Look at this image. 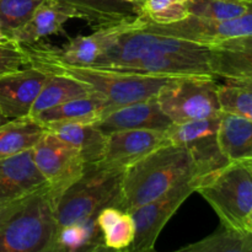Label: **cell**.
<instances>
[{"instance_id":"obj_31","label":"cell","mask_w":252,"mask_h":252,"mask_svg":"<svg viewBox=\"0 0 252 252\" xmlns=\"http://www.w3.org/2000/svg\"><path fill=\"white\" fill-rule=\"evenodd\" d=\"M43 0H0V29L5 36L24 26Z\"/></svg>"},{"instance_id":"obj_13","label":"cell","mask_w":252,"mask_h":252,"mask_svg":"<svg viewBox=\"0 0 252 252\" xmlns=\"http://www.w3.org/2000/svg\"><path fill=\"white\" fill-rule=\"evenodd\" d=\"M166 143H169L166 130L128 129L113 132L107 135L105 154L96 164L108 169L126 170Z\"/></svg>"},{"instance_id":"obj_19","label":"cell","mask_w":252,"mask_h":252,"mask_svg":"<svg viewBox=\"0 0 252 252\" xmlns=\"http://www.w3.org/2000/svg\"><path fill=\"white\" fill-rule=\"evenodd\" d=\"M47 130L58 135L61 139L75 147L80 152L85 164H96L101 161L106 149L107 135L103 134L88 121H69L57 122L46 126Z\"/></svg>"},{"instance_id":"obj_7","label":"cell","mask_w":252,"mask_h":252,"mask_svg":"<svg viewBox=\"0 0 252 252\" xmlns=\"http://www.w3.org/2000/svg\"><path fill=\"white\" fill-rule=\"evenodd\" d=\"M218 85L213 76L172 78L160 89L157 101L160 110L176 125L220 117Z\"/></svg>"},{"instance_id":"obj_17","label":"cell","mask_w":252,"mask_h":252,"mask_svg":"<svg viewBox=\"0 0 252 252\" xmlns=\"http://www.w3.org/2000/svg\"><path fill=\"white\" fill-rule=\"evenodd\" d=\"M70 19H78L70 7L58 0H43L31 19L7 37L21 46H30L39 39L63 32L64 24Z\"/></svg>"},{"instance_id":"obj_4","label":"cell","mask_w":252,"mask_h":252,"mask_svg":"<svg viewBox=\"0 0 252 252\" xmlns=\"http://www.w3.org/2000/svg\"><path fill=\"white\" fill-rule=\"evenodd\" d=\"M57 230L54 199L46 186L6 209L0 219V252H48Z\"/></svg>"},{"instance_id":"obj_35","label":"cell","mask_w":252,"mask_h":252,"mask_svg":"<svg viewBox=\"0 0 252 252\" xmlns=\"http://www.w3.org/2000/svg\"><path fill=\"white\" fill-rule=\"evenodd\" d=\"M240 162H243V164L245 165V167L249 170V172H250L251 176H252V158H250V159L243 160V161H240Z\"/></svg>"},{"instance_id":"obj_15","label":"cell","mask_w":252,"mask_h":252,"mask_svg":"<svg viewBox=\"0 0 252 252\" xmlns=\"http://www.w3.org/2000/svg\"><path fill=\"white\" fill-rule=\"evenodd\" d=\"M46 186L32 158V149L0 159V203L20 201Z\"/></svg>"},{"instance_id":"obj_20","label":"cell","mask_w":252,"mask_h":252,"mask_svg":"<svg viewBox=\"0 0 252 252\" xmlns=\"http://www.w3.org/2000/svg\"><path fill=\"white\" fill-rule=\"evenodd\" d=\"M93 29L113 26L139 17L137 6L121 0H58Z\"/></svg>"},{"instance_id":"obj_11","label":"cell","mask_w":252,"mask_h":252,"mask_svg":"<svg viewBox=\"0 0 252 252\" xmlns=\"http://www.w3.org/2000/svg\"><path fill=\"white\" fill-rule=\"evenodd\" d=\"M145 27L155 33L177 37L207 46L226 39L250 37L252 36V0L244 14L233 19L213 21L189 16L182 21L170 25H157L147 20Z\"/></svg>"},{"instance_id":"obj_33","label":"cell","mask_w":252,"mask_h":252,"mask_svg":"<svg viewBox=\"0 0 252 252\" xmlns=\"http://www.w3.org/2000/svg\"><path fill=\"white\" fill-rule=\"evenodd\" d=\"M91 252H125V251H121V250H115V249H111V248H107V246L105 245V244H102V245L97 246V248L95 249V250H93Z\"/></svg>"},{"instance_id":"obj_18","label":"cell","mask_w":252,"mask_h":252,"mask_svg":"<svg viewBox=\"0 0 252 252\" xmlns=\"http://www.w3.org/2000/svg\"><path fill=\"white\" fill-rule=\"evenodd\" d=\"M209 47L214 78L252 79V36L226 39Z\"/></svg>"},{"instance_id":"obj_37","label":"cell","mask_w":252,"mask_h":252,"mask_svg":"<svg viewBox=\"0 0 252 252\" xmlns=\"http://www.w3.org/2000/svg\"><path fill=\"white\" fill-rule=\"evenodd\" d=\"M9 121H11V120H9V118L5 117V116L1 113V111H0V126L5 125V123L9 122Z\"/></svg>"},{"instance_id":"obj_39","label":"cell","mask_w":252,"mask_h":252,"mask_svg":"<svg viewBox=\"0 0 252 252\" xmlns=\"http://www.w3.org/2000/svg\"><path fill=\"white\" fill-rule=\"evenodd\" d=\"M121 1H123V2H128V4H133V5H135V4H137L138 0H121Z\"/></svg>"},{"instance_id":"obj_38","label":"cell","mask_w":252,"mask_h":252,"mask_svg":"<svg viewBox=\"0 0 252 252\" xmlns=\"http://www.w3.org/2000/svg\"><path fill=\"white\" fill-rule=\"evenodd\" d=\"M144 252H158V251L155 250L154 248H153V249H149V250H147V251H144ZM172 252H186V249L182 248V249H180V250H177V251H172Z\"/></svg>"},{"instance_id":"obj_22","label":"cell","mask_w":252,"mask_h":252,"mask_svg":"<svg viewBox=\"0 0 252 252\" xmlns=\"http://www.w3.org/2000/svg\"><path fill=\"white\" fill-rule=\"evenodd\" d=\"M218 143L230 162L252 158V121L240 116L221 113L218 127Z\"/></svg>"},{"instance_id":"obj_5","label":"cell","mask_w":252,"mask_h":252,"mask_svg":"<svg viewBox=\"0 0 252 252\" xmlns=\"http://www.w3.org/2000/svg\"><path fill=\"white\" fill-rule=\"evenodd\" d=\"M125 170L86 164L85 171L54 203L57 226L71 225L97 216L106 207H116L120 199Z\"/></svg>"},{"instance_id":"obj_29","label":"cell","mask_w":252,"mask_h":252,"mask_svg":"<svg viewBox=\"0 0 252 252\" xmlns=\"http://www.w3.org/2000/svg\"><path fill=\"white\" fill-rule=\"evenodd\" d=\"M189 0H138V14L157 25H170L189 16Z\"/></svg>"},{"instance_id":"obj_1","label":"cell","mask_w":252,"mask_h":252,"mask_svg":"<svg viewBox=\"0 0 252 252\" xmlns=\"http://www.w3.org/2000/svg\"><path fill=\"white\" fill-rule=\"evenodd\" d=\"M145 24L147 20L142 17L139 24L121 34L91 66L165 78L213 76L211 47L155 33Z\"/></svg>"},{"instance_id":"obj_21","label":"cell","mask_w":252,"mask_h":252,"mask_svg":"<svg viewBox=\"0 0 252 252\" xmlns=\"http://www.w3.org/2000/svg\"><path fill=\"white\" fill-rule=\"evenodd\" d=\"M111 111L112 108L110 102L103 96L97 93H91L89 95L66 101L56 107L42 111L34 118L44 126L57 122H69V121L96 122Z\"/></svg>"},{"instance_id":"obj_6","label":"cell","mask_w":252,"mask_h":252,"mask_svg":"<svg viewBox=\"0 0 252 252\" xmlns=\"http://www.w3.org/2000/svg\"><path fill=\"white\" fill-rule=\"evenodd\" d=\"M198 192L226 228L245 230L252 211V176L240 161L229 162L223 169L202 180Z\"/></svg>"},{"instance_id":"obj_24","label":"cell","mask_w":252,"mask_h":252,"mask_svg":"<svg viewBox=\"0 0 252 252\" xmlns=\"http://www.w3.org/2000/svg\"><path fill=\"white\" fill-rule=\"evenodd\" d=\"M93 89L89 88L86 84L59 74H49L30 111V117H36L37 115L48 108L56 107L62 103L70 101L73 98L81 97L89 95Z\"/></svg>"},{"instance_id":"obj_32","label":"cell","mask_w":252,"mask_h":252,"mask_svg":"<svg viewBox=\"0 0 252 252\" xmlns=\"http://www.w3.org/2000/svg\"><path fill=\"white\" fill-rule=\"evenodd\" d=\"M31 65L21 44L11 38L0 39V76Z\"/></svg>"},{"instance_id":"obj_28","label":"cell","mask_w":252,"mask_h":252,"mask_svg":"<svg viewBox=\"0 0 252 252\" xmlns=\"http://www.w3.org/2000/svg\"><path fill=\"white\" fill-rule=\"evenodd\" d=\"M221 112L252 121V79L225 80L218 85Z\"/></svg>"},{"instance_id":"obj_14","label":"cell","mask_w":252,"mask_h":252,"mask_svg":"<svg viewBox=\"0 0 252 252\" xmlns=\"http://www.w3.org/2000/svg\"><path fill=\"white\" fill-rule=\"evenodd\" d=\"M48 73L33 65L0 76V111L9 120L26 117Z\"/></svg>"},{"instance_id":"obj_30","label":"cell","mask_w":252,"mask_h":252,"mask_svg":"<svg viewBox=\"0 0 252 252\" xmlns=\"http://www.w3.org/2000/svg\"><path fill=\"white\" fill-rule=\"evenodd\" d=\"M251 0H189L187 9L189 16L220 21L244 14Z\"/></svg>"},{"instance_id":"obj_8","label":"cell","mask_w":252,"mask_h":252,"mask_svg":"<svg viewBox=\"0 0 252 252\" xmlns=\"http://www.w3.org/2000/svg\"><path fill=\"white\" fill-rule=\"evenodd\" d=\"M202 182L201 177L189 176L180 181L154 201L129 212L134 221V239L125 252H144L154 248L159 234L181 207L196 192Z\"/></svg>"},{"instance_id":"obj_10","label":"cell","mask_w":252,"mask_h":252,"mask_svg":"<svg viewBox=\"0 0 252 252\" xmlns=\"http://www.w3.org/2000/svg\"><path fill=\"white\" fill-rule=\"evenodd\" d=\"M220 117L172 123L166 129L170 143L185 148L189 152L197 176L202 180L229 164L218 143V127Z\"/></svg>"},{"instance_id":"obj_9","label":"cell","mask_w":252,"mask_h":252,"mask_svg":"<svg viewBox=\"0 0 252 252\" xmlns=\"http://www.w3.org/2000/svg\"><path fill=\"white\" fill-rule=\"evenodd\" d=\"M32 158L46 180L54 203L85 171L86 164L80 152L49 130L32 148Z\"/></svg>"},{"instance_id":"obj_26","label":"cell","mask_w":252,"mask_h":252,"mask_svg":"<svg viewBox=\"0 0 252 252\" xmlns=\"http://www.w3.org/2000/svg\"><path fill=\"white\" fill-rule=\"evenodd\" d=\"M103 235V244L115 250L126 251L134 239V221L127 212L117 207H106L96 217Z\"/></svg>"},{"instance_id":"obj_25","label":"cell","mask_w":252,"mask_h":252,"mask_svg":"<svg viewBox=\"0 0 252 252\" xmlns=\"http://www.w3.org/2000/svg\"><path fill=\"white\" fill-rule=\"evenodd\" d=\"M96 217L58 228L53 245L48 252H91L102 245L103 235Z\"/></svg>"},{"instance_id":"obj_3","label":"cell","mask_w":252,"mask_h":252,"mask_svg":"<svg viewBox=\"0 0 252 252\" xmlns=\"http://www.w3.org/2000/svg\"><path fill=\"white\" fill-rule=\"evenodd\" d=\"M193 175L197 176L189 152L179 145L166 143L125 170L116 207L129 213Z\"/></svg>"},{"instance_id":"obj_2","label":"cell","mask_w":252,"mask_h":252,"mask_svg":"<svg viewBox=\"0 0 252 252\" xmlns=\"http://www.w3.org/2000/svg\"><path fill=\"white\" fill-rule=\"evenodd\" d=\"M30 64L49 74H59L86 84L110 102L111 108L155 97L160 89L172 78L112 70L97 66H78L62 63L42 53L34 44L22 46Z\"/></svg>"},{"instance_id":"obj_16","label":"cell","mask_w":252,"mask_h":252,"mask_svg":"<svg viewBox=\"0 0 252 252\" xmlns=\"http://www.w3.org/2000/svg\"><path fill=\"white\" fill-rule=\"evenodd\" d=\"M171 125V120L160 110L157 96L121 106L95 122L96 127L106 135L128 129L166 130Z\"/></svg>"},{"instance_id":"obj_27","label":"cell","mask_w":252,"mask_h":252,"mask_svg":"<svg viewBox=\"0 0 252 252\" xmlns=\"http://www.w3.org/2000/svg\"><path fill=\"white\" fill-rule=\"evenodd\" d=\"M185 249L186 252H252V233L220 225L213 234Z\"/></svg>"},{"instance_id":"obj_34","label":"cell","mask_w":252,"mask_h":252,"mask_svg":"<svg viewBox=\"0 0 252 252\" xmlns=\"http://www.w3.org/2000/svg\"><path fill=\"white\" fill-rule=\"evenodd\" d=\"M245 230H248V231H250V233H252V211L250 212V214H249L248 219H246Z\"/></svg>"},{"instance_id":"obj_23","label":"cell","mask_w":252,"mask_h":252,"mask_svg":"<svg viewBox=\"0 0 252 252\" xmlns=\"http://www.w3.org/2000/svg\"><path fill=\"white\" fill-rule=\"evenodd\" d=\"M48 132L36 118H15L0 126V159L32 149Z\"/></svg>"},{"instance_id":"obj_36","label":"cell","mask_w":252,"mask_h":252,"mask_svg":"<svg viewBox=\"0 0 252 252\" xmlns=\"http://www.w3.org/2000/svg\"><path fill=\"white\" fill-rule=\"evenodd\" d=\"M12 203V202H11ZM11 203H0V219H1V217L4 216V213L6 212V209L9 208L10 204Z\"/></svg>"},{"instance_id":"obj_12","label":"cell","mask_w":252,"mask_h":252,"mask_svg":"<svg viewBox=\"0 0 252 252\" xmlns=\"http://www.w3.org/2000/svg\"><path fill=\"white\" fill-rule=\"evenodd\" d=\"M140 20L142 17L139 16L133 21L121 22L113 26L97 29L94 33L88 34V36L69 38L68 43L63 48H54L46 44L36 43L34 46L43 54L62 63L78 66H91L107 51L108 47L115 43V41L121 34L133 29L135 25L139 24Z\"/></svg>"}]
</instances>
